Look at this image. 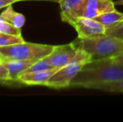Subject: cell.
Listing matches in <instances>:
<instances>
[{
    "label": "cell",
    "instance_id": "cell-19",
    "mask_svg": "<svg viewBox=\"0 0 123 122\" xmlns=\"http://www.w3.org/2000/svg\"><path fill=\"white\" fill-rule=\"evenodd\" d=\"M17 2H18V0H0V9L5 8L8 5L13 4Z\"/></svg>",
    "mask_w": 123,
    "mask_h": 122
},
{
    "label": "cell",
    "instance_id": "cell-9",
    "mask_svg": "<svg viewBox=\"0 0 123 122\" xmlns=\"http://www.w3.org/2000/svg\"><path fill=\"white\" fill-rule=\"evenodd\" d=\"M59 70L60 68H54L51 70H42V71L22 74L18 76L17 81L28 85H45L46 86L50 78Z\"/></svg>",
    "mask_w": 123,
    "mask_h": 122
},
{
    "label": "cell",
    "instance_id": "cell-16",
    "mask_svg": "<svg viewBox=\"0 0 123 122\" xmlns=\"http://www.w3.org/2000/svg\"><path fill=\"white\" fill-rule=\"evenodd\" d=\"M0 33L7 34H12V35L21 36V30L20 29L15 28L12 24H10L8 22L4 20L0 16Z\"/></svg>",
    "mask_w": 123,
    "mask_h": 122
},
{
    "label": "cell",
    "instance_id": "cell-15",
    "mask_svg": "<svg viewBox=\"0 0 123 122\" xmlns=\"http://www.w3.org/2000/svg\"><path fill=\"white\" fill-rule=\"evenodd\" d=\"M96 90L112 93H123V80L120 81L100 85L96 87Z\"/></svg>",
    "mask_w": 123,
    "mask_h": 122
},
{
    "label": "cell",
    "instance_id": "cell-11",
    "mask_svg": "<svg viewBox=\"0 0 123 122\" xmlns=\"http://www.w3.org/2000/svg\"><path fill=\"white\" fill-rule=\"evenodd\" d=\"M96 21L102 24L105 29L111 28L115 25L118 24L119 23L123 20V13L118 12L117 9L111 12H107V13H102L99 16L94 18Z\"/></svg>",
    "mask_w": 123,
    "mask_h": 122
},
{
    "label": "cell",
    "instance_id": "cell-7",
    "mask_svg": "<svg viewBox=\"0 0 123 122\" xmlns=\"http://www.w3.org/2000/svg\"><path fill=\"white\" fill-rule=\"evenodd\" d=\"M115 5L112 0H86L81 17L94 18L102 13L116 10Z\"/></svg>",
    "mask_w": 123,
    "mask_h": 122
},
{
    "label": "cell",
    "instance_id": "cell-6",
    "mask_svg": "<svg viewBox=\"0 0 123 122\" xmlns=\"http://www.w3.org/2000/svg\"><path fill=\"white\" fill-rule=\"evenodd\" d=\"M78 49L73 42L63 45L55 46L52 53L47 56L48 60L55 68H62L75 56Z\"/></svg>",
    "mask_w": 123,
    "mask_h": 122
},
{
    "label": "cell",
    "instance_id": "cell-8",
    "mask_svg": "<svg viewBox=\"0 0 123 122\" xmlns=\"http://www.w3.org/2000/svg\"><path fill=\"white\" fill-rule=\"evenodd\" d=\"M86 0H61L60 2L61 20L70 23L74 18L81 17Z\"/></svg>",
    "mask_w": 123,
    "mask_h": 122
},
{
    "label": "cell",
    "instance_id": "cell-10",
    "mask_svg": "<svg viewBox=\"0 0 123 122\" xmlns=\"http://www.w3.org/2000/svg\"><path fill=\"white\" fill-rule=\"evenodd\" d=\"M36 61L38 60H17L3 58V63L8 70L10 81H17L18 76Z\"/></svg>",
    "mask_w": 123,
    "mask_h": 122
},
{
    "label": "cell",
    "instance_id": "cell-1",
    "mask_svg": "<svg viewBox=\"0 0 123 122\" xmlns=\"http://www.w3.org/2000/svg\"><path fill=\"white\" fill-rule=\"evenodd\" d=\"M123 80V65L113 59L91 60L84 65L70 87L94 89L100 85Z\"/></svg>",
    "mask_w": 123,
    "mask_h": 122
},
{
    "label": "cell",
    "instance_id": "cell-23",
    "mask_svg": "<svg viewBox=\"0 0 123 122\" xmlns=\"http://www.w3.org/2000/svg\"><path fill=\"white\" fill-rule=\"evenodd\" d=\"M3 56L2 55V54L0 53V62H3Z\"/></svg>",
    "mask_w": 123,
    "mask_h": 122
},
{
    "label": "cell",
    "instance_id": "cell-20",
    "mask_svg": "<svg viewBox=\"0 0 123 122\" xmlns=\"http://www.w3.org/2000/svg\"><path fill=\"white\" fill-rule=\"evenodd\" d=\"M112 59H113L116 62H117V63H119L123 65V54H121V55L117 56V57H114V58H112Z\"/></svg>",
    "mask_w": 123,
    "mask_h": 122
},
{
    "label": "cell",
    "instance_id": "cell-17",
    "mask_svg": "<svg viewBox=\"0 0 123 122\" xmlns=\"http://www.w3.org/2000/svg\"><path fill=\"white\" fill-rule=\"evenodd\" d=\"M105 34L123 39V20L118 24L105 29Z\"/></svg>",
    "mask_w": 123,
    "mask_h": 122
},
{
    "label": "cell",
    "instance_id": "cell-4",
    "mask_svg": "<svg viewBox=\"0 0 123 122\" xmlns=\"http://www.w3.org/2000/svg\"><path fill=\"white\" fill-rule=\"evenodd\" d=\"M92 60L90 54L82 49H78L75 56L66 65L60 68L48 82V87L63 89L70 87L72 80L86 64Z\"/></svg>",
    "mask_w": 123,
    "mask_h": 122
},
{
    "label": "cell",
    "instance_id": "cell-21",
    "mask_svg": "<svg viewBox=\"0 0 123 122\" xmlns=\"http://www.w3.org/2000/svg\"><path fill=\"white\" fill-rule=\"evenodd\" d=\"M21 1H51V2L60 3L61 0H18V2H21Z\"/></svg>",
    "mask_w": 123,
    "mask_h": 122
},
{
    "label": "cell",
    "instance_id": "cell-13",
    "mask_svg": "<svg viewBox=\"0 0 123 122\" xmlns=\"http://www.w3.org/2000/svg\"><path fill=\"white\" fill-rule=\"evenodd\" d=\"M54 68H55V67L49 63V61L48 60V59H47V57H45V58H43V59H39V60L36 61L35 63H34L29 69H28V70H26L23 74L51 70V69H54Z\"/></svg>",
    "mask_w": 123,
    "mask_h": 122
},
{
    "label": "cell",
    "instance_id": "cell-12",
    "mask_svg": "<svg viewBox=\"0 0 123 122\" xmlns=\"http://www.w3.org/2000/svg\"><path fill=\"white\" fill-rule=\"evenodd\" d=\"M12 5L13 4L7 6L5 9L2 12L0 16L15 28L21 29L25 23V18L22 13L15 12Z\"/></svg>",
    "mask_w": 123,
    "mask_h": 122
},
{
    "label": "cell",
    "instance_id": "cell-5",
    "mask_svg": "<svg viewBox=\"0 0 123 122\" xmlns=\"http://www.w3.org/2000/svg\"><path fill=\"white\" fill-rule=\"evenodd\" d=\"M70 24L75 29L78 37L81 39H91L105 34L106 29L93 18L78 17Z\"/></svg>",
    "mask_w": 123,
    "mask_h": 122
},
{
    "label": "cell",
    "instance_id": "cell-14",
    "mask_svg": "<svg viewBox=\"0 0 123 122\" xmlns=\"http://www.w3.org/2000/svg\"><path fill=\"white\" fill-rule=\"evenodd\" d=\"M25 42L22 36L12 35L3 33H0V47L12 45V44H18V43Z\"/></svg>",
    "mask_w": 123,
    "mask_h": 122
},
{
    "label": "cell",
    "instance_id": "cell-22",
    "mask_svg": "<svg viewBox=\"0 0 123 122\" xmlns=\"http://www.w3.org/2000/svg\"><path fill=\"white\" fill-rule=\"evenodd\" d=\"M116 5H123V0H118V1L115 2Z\"/></svg>",
    "mask_w": 123,
    "mask_h": 122
},
{
    "label": "cell",
    "instance_id": "cell-3",
    "mask_svg": "<svg viewBox=\"0 0 123 122\" xmlns=\"http://www.w3.org/2000/svg\"><path fill=\"white\" fill-rule=\"evenodd\" d=\"M55 46L48 44L22 42L12 45L0 47V53L3 58L17 60H39L47 57Z\"/></svg>",
    "mask_w": 123,
    "mask_h": 122
},
{
    "label": "cell",
    "instance_id": "cell-2",
    "mask_svg": "<svg viewBox=\"0 0 123 122\" xmlns=\"http://www.w3.org/2000/svg\"><path fill=\"white\" fill-rule=\"evenodd\" d=\"M73 44L77 49H82L91 54L92 60L111 59L123 54V39L107 34L91 39L78 37Z\"/></svg>",
    "mask_w": 123,
    "mask_h": 122
},
{
    "label": "cell",
    "instance_id": "cell-18",
    "mask_svg": "<svg viewBox=\"0 0 123 122\" xmlns=\"http://www.w3.org/2000/svg\"><path fill=\"white\" fill-rule=\"evenodd\" d=\"M0 81H10L9 72L3 62H0Z\"/></svg>",
    "mask_w": 123,
    "mask_h": 122
}]
</instances>
